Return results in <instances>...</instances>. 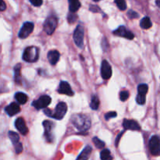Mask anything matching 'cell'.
Wrapping results in <instances>:
<instances>
[{"mask_svg": "<svg viewBox=\"0 0 160 160\" xmlns=\"http://www.w3.org/2000/svg\"><path fill=\"white\" fill-rule=\"evenodd\" d=\"M71 122L73 126L81 132L88 131L92 123L90 118L87 115L82 113H77L72 116Z\"/></svg>", "mask_w": 160, "mask_h": 160, "instance_id": "1", "label": "cell"}, {"mask_svg": "<svg viewBox=\"0 0 160 160\" xmlns=\"http://www.w3.org/2000/svg\"><path fill=\"white\" fill-rule=\"evenodd\" d=\"M23 60L28 62H35L39 58V48L35 46L27 47L22 56Z\"/></svg>", "mask_w": 160, "mask_h": 160, "instance_id": "2", "label": "cell"}, {"mask_svg": "<svg viewBox=\"0 0 160 160\" xmlns=\"http://www.w3.org/2000/svg\"><path fill=\"white\" fill-rule=\"evenodd\" d=\"M58 24V18L55 15L48 16L45 20L43 24V28L45 32L48 35H51L56 30Z\"/></svg>", "mask_w": 160, "mask_h": 160, "instance_id": "3", "label": "cell"}, {"mask_svg": "<svg viewBox=\"0 0 160 160\" xmlns=\"http://www.w3.org/2000/svg\"><path fill=\"white\" fill-rule=\"evenodd\" d=\"M84 30L82 25L79 24L77 26L73 32V41L78 48H83L84 46Z\"/></svg>", "mask_w": 160, "mask_h": 160, "instance_id": "4", "label": "cell"}, {"mask_svg": "<svg viewBox=\"0 0 160 160\" xmlns=\"http://www.w3.org/2000/svg\"><path fill=\"white\" fill-rule=\"evenodd\" d=\"M45 129V133H44V136L45 138V140L48 142H52L54 140V134H53V129L55 128V124L53 122L49 121V120H45L42 123Z\"/></svg>", "mask_w": 160, "mask_h": 160, "instance_id": "5", "label": "cell"}, {"mask_svg": "<svg viewBox=\"0 0 160 160\" xmlns=\"http://www.w3.org/2000/svg\"><path fill=\"white\" fill-rule=\"evenodd\" d=\"M149 150L152 156L160 155V139L157 135H154L149 140Z\"/></svg>", "mask_w": 160, "mask_h": 160, "instance_id": "6", "label": "cell"}, {"mask_svg": "<svg viewBox=\"0 0 160 160\" xmlns=\"http://www.w3.org/2000/svg\"><path fill=\"white\" fill-rule=\"evenodd\" d=\"M52 98L48 95H42L38 99L34 100L32 102L31 105L34 106L36 109H41L46 108L48 105L51 103Z\"/></svg>", "mask_w": 160, "mask_h": 160, "instance_id": "7", "label": "cell"}, {"mask_svg": "<svg viewBox=\"0 0 160 160\" xmlns=\"http://www.w3.org/2000/svg\"><path fill=\"white\" fill-rule=\"evenodd\" d=\"M67 111V106L65 102H59L57 104V106H56V109H55V112H53V115L52 118H54L56 120H62L64 117V116L66 115Z\"/></svg>", "mask_w": 160, "mask_h": 160, "instance_id": "8", "label": "cell"}, {"mask_svg": "<svg viewBox=\"0 0 160 160\" xmlns=\"http://www.w3.org/2000/svg\"><path fill=\"white\" fill-rule=\"evenodd\" d=\"M34 27V23H31V22H25L22 26L20 32H19L18 37L21 39L27 38L32 33Z\"/></svg>", "mask_w": 160, "mask_h": 160, "instance_id": "9", "label": "cell"}, {"mask_svg": "<svg viewBox=\"0 0 160 160\" xmlns=\"http://www.w3.org/2000/svg\"><path fill=\"white\" fill-rule=\"evenodd\" d=\"M112 67L107 60H103L101 65V75L104 80H109L112 76Z\"/></svg>", "mask_w": 160, "mask_h": 160, "instance_id": "10", "label": "cell"}, {"mask_svg": "<svg viewBox=\"0 0 160 160\" xmlns=\"http://www.w3.org/2000/svg\"><path fill=\"white\" fill-rule=\"evenodd\" d=\"M113 34L122 38H125L129 39V40H132L134 38V34L131 31H128L124 26L119 27L117 30L113 31Z\"/></svg>", "mask_w": 160, "mask_h": 160, "instance_id": "11", "label": "cell"}, {"mask_svg": "<svg viewBox=\"0 0 160 160\" xmlns=\"http://www.w3.org/2000/svg\"><path fill=\"white\" fill-rule=\"evenodd\" d=\"M58 92L61 95H68V96H73V92L71 89V87L69 84V83H67V81H62L59 84V88H58Z\"/></svg>", "mask_w": 160, "mask_h": 160, "instance_id": "12", "label": "cell"}, {"mask_svg": "<svg viewBox=\"0 0 160 160\" xmlns=\"http://www.w3.org/2000/svg\"><path fill=\"white\" fill-rule=\"evenodd\" d=\"M15 128H17V131L23 135H26L28 133V128L26 126L25 121L22 117H19L15 121Z\"/></svg>", "mask_w": 160, "mask_h": 160, "instance_id": "13", "label": "cell"}, {"mask_svg": "<svg viewBox=\"0 0 160 160\" xmlns=\"http://www.w3.org/2000/svg\"><path fill=\"white\" fill-rule=\"evenodd\" d=\"M123 127L124 130H132V131H140L141 127L138 122L133 120H124L123 122Z\"/></svg>", "mask_w": 160, "mask_h": 160, "instance_id": "14", "label": "cell"}, {"mask_svg": "<svg viewBox=\"0 0 160 160\" xmlns=\"http://www.w3.org/2000/svg\"><path fill=\"white\" fill-rule=\"evenodd\" d=\"M5 111L8 114V116H9V117H13V116H15L16 114H17L20 112V107L19 106V104H17V103L12 102L5 108Z\"/></svg>", "mask_w": 160, "mask_h": 160, "instance_id": "15", "label": "cell"}, {"mask_svg": "<svg viewBox=\"0 0 160 160\" xmlns=\"http://www.w3.org/2000/svg\"><path fill=\"white\" fill-rule=\"evenodd\" d=\"M59 57H60V54L56 50H51V51L48 52V55H47L48 62L52 65H56L58 62V61H59Z\"/></svg>", "mask_w": 160, "mask_h": 160, "instance_id": "16", "label": "cell"}, {"mask_svg": "<svg viewBox=\"0 0 160 160\" xmlns=\"http://www.w3.org/2000/svg\"><path fill=\"white\" fill-rule=\"evenodd\" d=\"M92 148L90 145H88L85 148H84L82 152H81V154L78 156V157L77 158L76 160H88L90 157L91 154H92Z\"/></svg>", "mask_w": 160, "mask_h": 160, "instance_id": "17", "label": "cell"}, {"mask_svg": "<svg viewBox=\"0 0 160 160\" xmlns=\"http://www.w3.org/2000/svg\"><path fill=\"white\" fill-rule=\"evenodd\" d=\"M69 9L70 12H76L81 7V4L79 0H68Z\"/></svg>", "mask_w": 160, "mask_h": 160, "instance_id": "18", "label": "cell"}, {"mask_svg": "<svg viewBox=\"0 0 160 160\" xmlns=\"http://www.w3.org/2000/svg\"><path fill=\"white\" fill-rule=\"evenodd\" d=\"M21 64L18 63L14 67V80L17 84L21 83Z\"/></svg>", "mask_w": 160, "mask_h": 160, "instance_id": "19", "label": "cell"}, {"mask_svg": "<svg viewBox=\"0 0 160 160\" xmlns=\"http://www.w3.org/2000/svg\"><path fill=\"white\" fill-rule=\"evenodd\" d=\"M15 98L17 102H19V104L23 105L28 102V97L26 94H24L23 92H17L15 94Z\"/></svg>", "mask_w": 160, "mask_h": 160, "instance_id": "20", "label": "cell"}, {"mask_svg": "<svg viewBox=\"0 0 160 160\" xmlns=\"http://www.w3.org/2000/svg\"><path fill=\"white\" fill-rule=\"evenodd\" d=\"M140 26L142 29H149L150 28H152V21L149 17H145L142 18L140 22Z\"/></svg>", "mask_w": 160, "mask_h": 160, "instance_id": "21", "label": "cell"}, {"mask_svg": "<svg viewBox=\"0 0 160 160\" xmlns=\"http://www.w3.org/2000/svg\"><path fill=\"white\" fill-rule=\"evenodd\" d=\"M99 104L100 102L99 99H98V96L95 95H92V100H91V103H90V106L92 109L94 110H97L99 107Z\"/></svg>", "mask_w": 160, "mask_h": 160, "instance_id": "22", "label": "cell"}, {"mask_svg": "<svg viewBox=\"0 0 160 160\" xmlns=\"http://www.w3.org/2000/svg\"><path fill=\"white\" fill-rule=\"evenodd\" d=\"M100 158H101V160H112V156H111L110 151L107 148L102 150L100 153Z\"/></svg>", "mask_w": 160, "mask_h": 160, "instance_id": "23", "label": "cell"}, {"mask_svg": "<svg viewBox=\"0 0 160 160\" xmlns=\"http://www.w3.org/2000/svg\"><path fill=\"white\" fill-rule=\"evenodd\" d=\"M9 138L13 145H17V143L20 142V137L17 133L13 132V131H9Z\"/></svg>", "mask_w": 160, "mask_h": 160, "instance_id": "24", "label": "cell"}, {"mask_svg": "<svg viewBox=\"0 0 160 160\" xmlns=\"http://www.w3.org/2000/svg\"><path fill=\"white\" fill-rule=\"evenodd\" d=\"M148 90V87L146 84H139L138 87V95H145V96H146Z\"/></svg>", "mask_w": 160, "mask_h": 160, "instance_id": "25", "label": "cell"}, {"mask_svg": "<svg viewBox=\"0 0 160 160\" xmlns=\"http://www.w3.org/2000/svg\"><path fill=\"white\" fill-rule=\"evenodd\" d=\"M92 141H93L94 144H95V147H96L97 148L102 149V148H103L105 147V142H102V140H100L98 138L94 137L93 138H92Z\"/></svg>", "mask_w": 160, "mask_h": 160, "instance_id": "26", "label": "cell"}, {"mask_svg": "<svg viewBox=\"0 0 160 160\" xmlns=\"http://www.w3.org/2000/svg\"><path fill=\"white\" fill-rule=\"evenodd\" d=\"M115 3L120 10L124 11L127 9V3L125 0H115Z\"/></svg>", "mask_w": 160, "mask_h": 160, "instance_id": "27", "label": "cell"}, {"mask_svg": "<svg viewBox=\"0 0 160 160\" xmlns=\"http://www.w3.org/2000/svg\"><path fill=\"white\" fill-rule=\"evenodd\" d=\"M77 18H78V16L74 12H70L67 16V21L70 23H73L76 21Z\"/></svg>", "mask_w": 160, "mask_h": 160, "instance_id": "28", "label": "cell"}, {"mask_svg": "<svg viewBox=\"0 0 160 160\" xmlns=\"http://www.w3.org/2000/svg\"><path fill=\"white\" fill-rule=\"evenodd\" d=\"M136 102L138 103L139 105H144L146 102V96L145 95H141L138 94L137 97H136Z\"/></svg>", "mask_w": 160, "mask_h": 160, "instance_id": "29", "label": "cell"}, {"mask_svg": "<svg viewBox=\"0 0 160 160\" xmlns=\"http://www.w3.org/2000/svg\"><path fill=\"white\" fill-rule=\"evenodd\" d=\"M129 92L128 91H122L120 93V98L122 102H125L129 98Z\"/></svg>", "mask_w": 160, "mask_h": 160, "instance_id": "30", "label": "cell"}, {"mask_svg": "<svg viewBox=\"0 0 160 160\" xmlns=\"http://www.w3.org/2000/svg\"><path fill=\"white\" fill-rule=\"evenodd\" d=\"M128 17H129V19H131V20H133V19L138 18V17H139V15H138V13L137 12H135V11L131 9V10H129L128 12Z\"/></svg>", "mask_w": 160, "mask_h": 160, "instance_id": "31", "label": "cell"}, {"mask_svg": "<svg viewBox=\"0 0 160 160\" xmlns=\"http://www.w3.org/2000/svg\"><path fill=\"white\" fill-rule=\"evenodd\" d=\"M117 116V113L116 112H109L106 114H105V120H109L112 118H115Z\"/></svg>", "mask_w": 160, "mask_h": 160, "instance_id": "32", "label": "cell"}, {"mask_svg": "<svg viewBox=\"0 0 160 160\" xmlns=\"http://www.w3.org/2000/svg\"><path fill=\"white\" fill-rule=\"evenodd\" d=\"M14 148H15V151L17 154H20L23 151V145H22V144L20 142H19L17 145H14Z\"/></svg>", "mask_w": 160, "mask_h": 160, "instance_id": "33", "label": "cell"}, {"mask_svg": "<svg viewBox=\"0 0 160 160\" xmlns=\"http://www.w3.org/2000/svg\"><path fill=\"white\" fill-rule=\"evenodd\" d=\"M29 1L33 6H37V7L41 6L42 5V3H43V1H42V0H29Z\"/></svg>", "mask_w": 160, "mask_h": 160, "instance_id": "34", "label": "cell"}, {"mask_svg": "<svg viewBox=\"0 0 160 160\" xmlns=\"http://www.w3.org/2000/svg\"><path fill=\"white\" fill-rule=\"evenodd\" d=\"M90 11L93 12H101V9L98 7V6H95V5H90V8H89Z\"/></svg>", "mask_w": 160, "mask_h": 160, "instance_id": "35", "label": "cell"}, {"mask_svg": "<svg viewBox=\"0 0 160 160\" xmlns=\"http://www.w3.org/2000/svg\"><path fill=\"white\" fill-rule=\"evenodd\" d=\"M44 113H45L46 116H48V117H52L53 112H52V111L51 110V109H45V110H44Z\"/></svg>", "mask_w": 160, "mask_h": 160, "instance_id": "36", "label": "cell"}, {"mask_svg": "<svg viewBox=\"0 0 160 160\" xmlns=\"http://www.w3.org/2000/svg\"><path fill=\"white\" fill-rule=\"evenodd\" d=\"M0 9H1V11H4L6 9V5L3 0H1V6H0Z\"/></svg>", "mask_w": 160, "mask_h": 160, "instance_id": "37", "label": "cell"}, {"mask_svg": "<svg viewBox=\"0 0 160 160\" xmlns=\"http://www.w3.org/2000/svg\"><path fill=\"white\" fill-rule=\"evenodd\" d=\"M123 132H124V131H123V132H121V133H120V134H119L118 136H117V140H116V146H117V145H118V141H120V137H121V135H122V134H123Z\"/></svg>", "mask_w": 160, "mask_h": 160, "instance_id": "38", "label": "cell"}, {"mask_svg": "<svg viewBox=\"0 0 160 160\" xmlns=\"http://www.w3.org/2000/svg\"><path fill=\"white\" fill-rule=\"evenodd\" d=\"M156 5H157V6L160 8V0H156Z\"/></svg>", "mask_w": 160, "mask_h": 160, "instance_id": "39", "label": "cell"}, {"mask_svg": "<svg viewBox=\"0 0 160 160\" xmlns=\"http://www.w3.org/2000/svg\"><path fill=\"white\" fill-rule=\"evenodd\" d=\"M93 1H94V2H99L100 0H93Z\"/></svg>", "mask_w": 160, "mask_h": 160, "instance_id": "40", "label": "cell"}]
</instances>
